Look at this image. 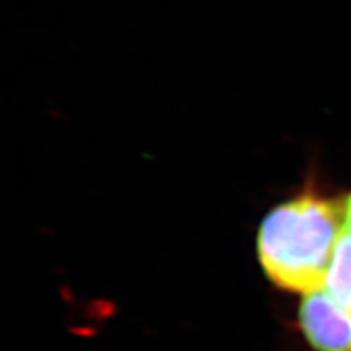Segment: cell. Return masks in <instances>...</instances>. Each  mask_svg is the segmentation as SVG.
I'll list each match as a JSON object with an SVG mask.
<instances>
[{
    "instance_id": "cell-1",
    "label": "cell",
    "mask_w": 351,
    "mask_h": 351,
    "mask_svg": "<svg viewBox=\"0 0 351 351\" xmlns=\"http://www.w3.org/2000/svg\"><path fill=\"white\" fill-rule=\"evenodd\" d=\"M343 231L345 200L309 182L263 218L257 243L263 270L289 291L307 295L324 288Z\"/></svg>"
},
{
    "instance_id": "cell-2",
    "label": "cell",
    "mask_w": 351,
    "mask_h": 351,
    "mask_svg": "<svg viewBox=\"0 0 351 351\" xmlns=\"http://www.w3.org/2000/svg\"><path fill=\"white\" fill-rule=\"evenodd\" d=\"M300 324L317 351H351V311L324 288L304 295Z\"/></svg>"
},
{
    "instance_id": "cell-3",
    "label": "cell",
    "mask_w": 351,
    "mask_h": 351,
    "mask_svg": "<svg viewBox=\"0 0 351 351\" xmlns=\"http://www.w3.org/2000/svg\"><path fill=\"white\" fill-rule=\"evenodd\" d=\"M324 289L351 311V236L343 231Z\"/></svg>"
},
{
    "instance_id": "cell-4",
    "label": "cell",
    "mask_w": 351,
    "mask_h": 351,
    "mask_svg": "<svg viewBox=\"0 0 351 351\" xmlns=\"http://www.w3.org/2000/svg\"><path fill=\"white\" fill-rule=\"evenodd\" d=\"M345 232L351 236V194L345 200Z\"/></svg>"
}]
</instances>
